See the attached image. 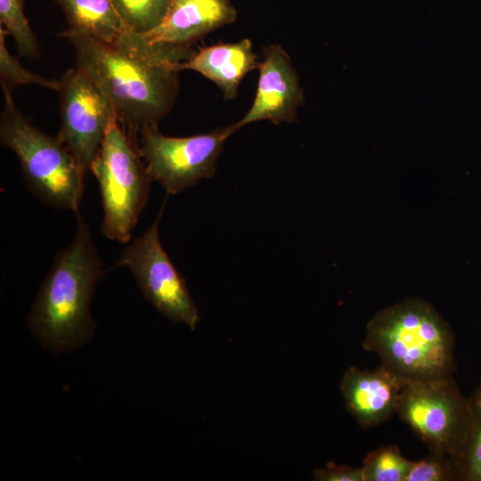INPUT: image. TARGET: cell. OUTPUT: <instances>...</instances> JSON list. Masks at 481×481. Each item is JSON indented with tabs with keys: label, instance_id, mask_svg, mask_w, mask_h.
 <instances>
[{
	"label": "cell",
	"instance_id": "cell-9",
	"mask_svg": "<svg viewBox=\"0 0 481 481\" xmlns=\"http://www.w3.org/2000/svg\"><path fill=\"white\" fill-rule=\"evenodd\" d=\"M57 92L61 117L57 136L86 173L116 115L102 92L77 66L58 80Z\"/></svg>",
	"mask_w": 481,
	"mask_h": 481
},
{
	"label": "cell",
	"instance_id": "cell-4",
	"mask_svg": "<svg viewBox=\"0 0 481 481\" xmlns=\"http://www.w3.org/2000/svg\"><path fill=\"white\" fill-rule=\"evenodd\" d=\"M2 88L0 141L17 156L27 187L45 204L77 213L85 172L60 138L35 126L16 107L11 90Z\"/></svg>",
	"mask_w": 481,
	"mask_h": 481
},
{
	"label": "cell",
	"instance_id": "cell-3",
	"mask_svg": "<svg viewBox=\"0 0 481 481\" xmlns=\"http://www.w3.org/2000/svg\"><path fill=\"white\" fill-rule=\"evenodd\" d=\"M363 346L405 379L450 377L454 371L451 328L432 306L419 298L378 312L367 324Z\"/></svg>",
	"mask_w": 481,
	"mask_h": 481
},
{
	"label": "cell",
	"instance_id": "cell-10",
	"mask_svg": "<svg viewBox=\"0 0 481 481\" xmlns=\"http://www.w3.org/2000/svg\"><path fill=\"white\" fill-rule=\"evenodd\" d=\"M263 53L255 99L244 117L234 123L237 129L261 120L275 125L293 122L304 102L298 76L287 52L273 44L265 47Z\"/></svg>",
	"mask_w": 481,
	"mask_h": 481
},
{
	"label": "cell",
	"instance_id": "cell-2",
	"mask_svg": "<svg viewBox=\"0 0 481 481\" xmlns=\"http://www.w3.org/2000/svg\"><path fill=\"white\" fill-rule=\"evenodd\" d=\"M77 219L73 240L55 257L27 318L32 336L55 354L83 346L95 328L90 306L103 270L88 224Z\"/></svg>",
	"mask_w": 481,
	"mask_h": 481
},
{
	"label": "cell",
	"instance_id": "cell-20",
	"mask_svg": "<svg viewBox=\"0 0 481 481\" xmlns=\"http://www.w3.org/2000/svg\"><path fill=\"white\" fill-rule=\"evenodd\" d=\"M457 480L453 459L431 452L419 461H413L405 481H449Z\"/></svg>",
	"mask_w": 481,
	"mask_h": 481
},
{
	"label": "cell",
	"instance_id": "cell-6",
	"mask_svg": "<svg viewBox=\"0 0 481 481\" xmlns=\"http://www.w3.org/2000/svg\"><path fill=\"white\" fill-rule=\"evenodd\" d=\"M396 413L431 452L453 460L470 431L472 410L450 377L406 379Z\"/></svg>",
	"mask_w": 481,
	"mask_h": 481
},
{
	"label": "cell",
	"instance_id": "cell-18",
	"mask_svg": "<svg viewBox=\"0 0 481 481\" xmlns=\"http://www.w3.org/2000/svg\"><path fill=\"white\" fill-rule=\"evenodd\" d=\"M26 0H0L1 27L12 36L20 55L38 56L37 39L24 13Z\"/></svg>",
	"mask_w": 481,
	"mask_h": 481
},
{
	"label": "cell",
	"instance_id": "cell-13",
	"mask_svg": "<svg viewBox=\"0 0 481 481\" xmlns=\"http://www.w3.org/2000/svg\"><path fill=\"white\" fill-rule=\"evenodd\" d=\"M258 65L251 41L244 38L201 48L183 63L182 69L200 73L221 89L225 99L232 100L244 77Z\"/></svg>",
	"mask_w": 481,
	"mask_h": 481
},
{
	"label": "cell",
	"instance_id": "cell-12",
	"mask_svg": "<svg viewBox=\"0 0 481 481\" xmlns=\"http://www.w3.org/2000/svg\"><path fill=\"white\" fill-rule=\"evenodd\" d=\"M236 17L231 0H174L162 22L144 35L154 42L191 46Z\"/></svg>",
	"mask_w": 481,
	"mask_h": 481
},
{
	"label": "cell",
	"instance_id": "cell-15",
	"mask_svg": "<svg viewBox=\"0 0 481 481\" xmlns=\"http://www.w3.org/2000/svg\"><path fill=\"white\" fill-rule=\"evenodd\" d=\"M469 402L472 410L469 435L453 461L457 480L481 481V380Z\"/></svg>",
	"mask_w": 481,
	"mask_h": 481
},
{
	"label": "cell",
	"instance_id": "cell-19",
	"mask_svg": "<svg viewBox=\"0 0 481 481\" xmlns=\"http://www.w3.org/2000/svg\"><path fill=\"white\" fill-rule=\"evenodd\" d=\"M7 32L0 26V77L1 85L12 87L20 85H36L58 89V80L46 79L37 74L26 69L17 58L12 55L5 44Z\"/></svg>",
	"mask_w": 481,
	"mask_h": 481
},
{
	"label": "cell",
	"instance_id": "cell-7",
	"mask_svg": "<svg viewBox=\"0 0 481 481\" xmlns=\"http://www.w3.org/2000/svg\"><path fill=\"white\" fill-rule=\"evenodd\" d=\"M237 130L232 124L206 134L172 137L150 126L138 135V150L151 180L167 194H176L213 177L226 140Z\"/></svg>",
	"mask_w": 481,
	"mask_h": 481
},
{
	"label": "cell",
	"instance_id": "cell-21",
	"mask_svg": "<svg viewBox=\"0 0 481 481\" xmlns=\"http://www.w3.org/2000/svg\"><path fill=\"white\" fill-rule=\"evenodd\" d=\"M313 478L318 481H363L361 468L337 465L330 461L323 468L315 469Z\"/></svg>",
	"mask_w": 481,
	"mask_h": 481
},
{
	"label": "cell",
	"instance_id": "cell-14",
	"mask_svg": "<svg viewBox=\"0 0 481 481\" xmlns=\"http://www.w3.org/2000/svg\"><path fill=\"white\" fill-rule=\"evenodd\" d=\"M63 10L68 33L112 42L127 31L112 0H54Z\"/></svg>",
	"mask_w": 481,
	"mask_h": 481
},
{
	"label": "cell",
	"instance_id": "cell-5",
	"mask_svg": "<svg viewBox=\"0 0 481 481\" xmlns=\"http://www.w3.org/2000/svg\"><path fill=\"white\" fill-rule=\"evenodd\" d=\"M89 171L99 183L103 210L102 232L127 243L146 205L152 182L134 143L118 120L109 126Z\"/></svg>",
	"mask_w": 481,
	"mask_h": 481
},
{
	"label": "cell",
	"instance_id": "cell-11",
	"mask_svg": "<svg viewBox=\"0 0 481 481\" xmlns=\"http://www.w3.org/2000/svg\"><path fill=\"white\" fill-rule=\"evenodd\" d=\"M406 379L381 364L376 370L351 366L340 381L346 409L363 427L376 426L396 413Z\"/></svg>",
	"mask_w": 481,
	"mask_h": 481
},
{
	"label": "cell",
	"instance_id": "cell-1",
	"mask_svg": "<svg viewBox=\"0 0 481 481\" xmlns=\"http://www.w3.org/2000/svg\"><path fill=\"white\" fill-rule=\"evenodd\" d=\"M60 37L71 43L76 66L102 92L136 145L140 132L158 126L172 110L179 92L178 73L196 52L130 30L109 43L66 31Z\"/></svg>",
	"mask_w": 481,
	"mask_h": 481
},
{
	"label": "cell",
	"instance_id": "cell-8",
	"mask_svg": "<svg viewBox=\"0 0 481 481\" xmlns=\"http://www.w3.org/2000/svg\"><path fill=\"white\" fill-rule=\"evenodd\" d=\"M164 207L165 202L155 221L141 236L127 242L117 266L131 272L144 298L161 314L194 330L200 321L198 309L183 277L159 240V225Z\"/></svg>",
	"mask_w": 481,
	"mask_h": 481
},
{
	"label": "cell",
	"instance_id": "cell-17",
	"mask_svg": "<svg viewBox=\"0 0 481 481\" xmlns=\"http://www.w3.org/2000/svg\"><path fill=\"white\" fill-rule=\"evenodd\" d=\"M413 461L404 458L395 445L378 448L363 460V481H405Z\"/></svg>",
	"mask_w": 481,
	"mask_h": 481
},
{
	"label": "cell",
	"instance_id": "cell-16",
	"mask_svg": "<svg viewBox=\"0 0 481 481\" xmlns=\"http://www.w3.org/2000/svg\"><path fill=\"white\" fill-rule=\"evenodd\" d=\"M174 0H112L126 29L146 34L166 17Z\"/></svg>",
	"mask_w": 481,
	"mask_h": 481
}]
</instances>
